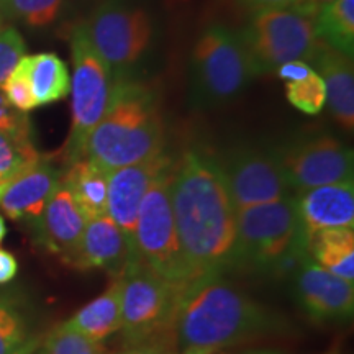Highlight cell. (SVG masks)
I'll use <instances>...</instances> for the list:
<instances>
[{"label":"cell","mask_w":354,"mask_h":354,"mask_svg":"<svg viewBox=\"0 0 354 354\" xmlns=\"http://www.w3.org/2000/svg\"><path fill=\"white\" fill-rule=\"evenodd\" d=\"M171 203L184 263L192 279L232 266L236 209L214 159L190 149L172 167Z\"/></svg>","instance_id":"1"},{"label":"cell","mask_w":354,"mask_h":354,"mask_svg":"<svg viewBox=\"0 0 354 354\" xmlns=\"http://www.w3.org/2000/svg\"><path fill=\"white\" fill-rule=\"evenodd\" d=\"M169 328L184 353L218 351L271 328V317L223 272L179 287Z\"/></svg>","instance_id":"2"},{"label":"cell","mask_w":354,"mask_h":354,"mask_svg":"<svg viewBox=\"0 0 354 354\" xmlns=\"http://www.w3.org/2000/svg\"><path fill=\"white\" fill-rule=\"evenodd\" d=\"M165 148V125L148 87L115 81L110 104L88 136L84 158L105 172L154 158Z\"/></svg>","instance_id":"3"},{"label":"cell","mask_w":354,"mask_h":354,"mask_svg":"<svg viewBox=\"0 0 354 354\" xmlns=\"http://www.w3.org/2000/svg\"><path fill=\"white\" fill-rule=\"evenodd\" d=\"M79 28L113 81H135L156 41L153 13L140 0H104Z\"/></svg>","instance_id":"4"},{"label":"cell","mask_w":354,"mask_h":354,"mask_svg":"<svg viewBox=\"0 0 354 354\" xmlns=\"http://www.w3.org/2000/svg\"><path fill=\"white\" fill-rule=\"evenodd\" d=\"M254 77L241 33L223 25L207 26L190 57V104L198 109L230 104Z\"/></svg>","instance_id":"5"},{"label":"cell","mask_w":354,"mask_h":354,"mask_svg":"<svg viewBox=\"0 0 354 354\" xmlns=\"http://www.w3.org/2000/svg\"><path fill=\"white\" fill-rule=\"evenodd\" d=\"M172 166L161 172L140 203L135 228L136 259L176 287L190 282L171 203Z\"/></svg>","instance_id":"6"},{"label":"cell","mask_w":354,"mask_h":354,"mask_svg":"<svg viewBox=\"0 0 354 354\" xmlns=\"http://www.w3.org/2000/svg\"><path fill=\"white\" fill-rule=\"evenodd\" d=\"M300 238L295 196L238 210L232 266L266 272Z\"/></svg>","instance_id":"7"},{"label":"cell","mask_w":354,"mask_h":354,"mask_svg":"<svg viewBox=\"0 0 354 354\" xmlns=\"http://www.w3.org/2000/svg\"><path fill=\"white\" fill-rule=\"evenodd\" d=\"M240 33L256 77L290 61L310 63L320 43L313 30V19L294 8L256 12Z\"/></svg>","instance_id":"8"},{"label":"cell","mask_w":354,"mask_h":354,"mask_svg":"<svg viewBox=\"0 0 354 354\" xmlns=\"http://www.w3.org/2000/svg\"><path fill=\"white\" fill-rule=\"evenodd\" d=\"M74 74L71 81L73 92V125L64 151L69 162L84 158V149L91 133L102 120L113 92V77L107 64L91 46L82 30L76 26L71 37Z\"/></svg>","instance_id":"9"},{"label":"cell","mask_w":354,"mask_h":354,"mask_svg":"<svg viewBox=\"0 0 354 354\" xmlns=\"http://www.w3.org/2000/svg\"><path fill=\"white\" fill-rule=\"evenodd\" d=\"M216 165L236 212L294 196L276 149L236 146Z\"/></svg>","instance_id":"10"},{"label":"cell","mask_w":354,"mask_h":354,"mask_svg":"<svg viewBox=\"0 0 354 354\" xmlns=\"http://www.w3.org/2000/svg\"><path fill=\"white\" fill-rule=\"evenodd\" d=\"M122 330L141 343L154 331L169 328L179 287L169 284L148 266L135 259L120 277Z\"/></svg>","instance_id":"11"},{"label":"cell","mask_w":354,"mask_h":354,"mask_svg":"<svg viewBox=\"0 0 354 354\" xmlns=\"http://www.w3.org/2000/svg\"><path fill=\"white\" fill-rule=\"evenodd\" d=\"M276 154L295 192L353 180V149L331 135L302 136L276 149Z\"/></svg>","instance_id":"12"},{"label":"cell","mask_w":354,"mask_h":354,"mask_svg":"<svg viewBox=\"0 0 354 354\" xmlns=\"http://www.w3.org/2000/svg\"><path fill=\"white\" fill-rule=\"evenodd\" d=\"M171 166V159L161 153L107 174V215L125 233L133 248L140 203L154 179Z\"/></svg>","instance_id":"13"},{"label":"cell","mask_w":354,"mask_h":354,"mask_svg":"<svg viewBox=\"0 0 354 354\" xmlns=\"http://www.w3.org/2000/svg\"><path fill=\"white\" fill-rule=\"evenodd\" d=\"M300 304L313 320H348L354 310V284L320 268L308 259L297 276Z\"/></svg>","instance_id":"14"},{"label":"cell","mask_w":354,"mask_h":354,"mask_svg":"<svg viewBox=\"0 0 354 354\" xmlns=\"http://www.w3.org/2000/svg\"><path fill=\"white\" fill-rule=\"evenodd\" d=\"M136 259L135 248L109 215L87 220L81 245L69 261L77 269H104L122 276Z\"/></svg>","instance_id":"15"},{"label":"cell","mask_w":354,"mask_h":354,"mask_svg":"<svg viewBox=\"0 0 354 354\" xmlns=\"http://www.w3.org/2000/svg\"><path fill=\"white\" fill-rule=\"evenodd\" d=\"M59 184L61 177L56 167L39 159L3 185L0 190V209L12 220L37 223Z\"/></svg>","instance_id":"16"},{"label":"cell","mask_w":354,"mask_h":354,"mask_svg":"<svg viewBox=\"0 0 354 354\" xmlns=\"http://www.w3.org/2000/svg\"><path fill=\"white\" fill-rule=\"evenodd\" d=\"M295 201L305 238L320 230L354 227L353 180L302 190Z\"/></svg>","instance_id":"17"},{"label":"cell","mask_w":354,"mask_h":354,"mask_svg":"<svg viewBox=\"0 0 354 354\" xmlns=\"http://www.w3.org/2000/svg\"><path fill=\"white\" fill-rule=\"evenodd\" d=\"M87 218L63 184L57 185L37 221L38 236L46 250L61 254L66 263L76 254Z\"/></svg>","instance_id":"18"},{"label":"cell","mask_w":354,"mask_h":354,"mask_svg":"<svg viewBox=\"0 0 354 354\" xmlns=\"http://www.w3.org/2000/svg\"><path fill=\"white\" fill-rule=\"evenodd\" d=\"M310 63L325 84L326 104L331 117L346 131L354 128V73L353 57L318 43Z\"/></svg>","instance_id":"19"},{"label":"cell","mask_w":354,"mask_h":354,"mask_svg":"<svg viewBox=\"0 0 354 354\" xmlns=\"http://www.w3.org/2000/svg\"><path fill=\"white\" fill-rule=\"evenodd\" d=\"M66 325L100 343L122 330L120 279H117L104 294L84 305L73 318L66 322Z\"/></svg>","instance_id":"20"},{"label":"cell","mask_w":354,"mask_h":354,"mask_svg":"<svg viewBox=\"0 0 354 354\" xmlns=\"http://www.w3.org/2000/svg\"><path fill=\"white\" fill-rule=\"evenodd\" d=\"M305 246L313 263L335 276L354 281L353 228L320 230L305 238Z\"/></svg>","instance_id":"21"},{"label":"cell","mask_w":354,"mask_h":354,"mask_svg":"<svg viewBox=\"0 0 354 354\" xmlns=\"http://www.w3.org/2000/svg\"><path fill=\"white\" fill-rule=\"evenodd\" d=\"M61 184L69 190L87 220L107 215V172L91 159L71 162Z\"/></svg>","instance_id":"22"},{"label":"cell","mask_w":354,"mask_h":354,"mask_svg":"<svg viewBox=\"0 0 354 354\" xmlns=\"http://www.w3.org/2000/svg\"><path fill=\"white\" fill-rule=\"evenodd\" d=\"M37 107L63 100L71 92L68 66L55 53H39L21 57Z\"/></svg>","instance_id":"23"},{"label":"cell","mask_w":354,"mask_h":354,"mask_svg":"<svg viewBox=\"0 0 354 354\" xmlns=\"http://www.w3.org/2000/svg\"><path fill=\"white\" fill-rule=\"evenodd\" d=\"M318 41L349 57L354 55V0H335L313 17Z\"/></svg>","instance_id":"24"},{"label":"cell","mask_w":354,"mask_h":354,"mask_svg":"<svg viewBox=\"0 0 354 354\" xmlns=\"http://www.w3.org/2000/svg\"><path fill=\"white\" fill-rule=\"evenodd\" d=\"M32 140L15 138L0 131V190L19 172L39 161Z\"/></svg>","instance_id":"25"},{"label":"cell","mask_w":354,"mask_h":354,"mask_svg":"<svg viewBox=\"0 0 354 354\" xmlns=\"http://www.w3.org/2000/svg\"><path fill=\"white\" fill-rule=\"evenodd\" d=\"M35 344L24 317L13 305L0 302V354H30Z\"/></svg>","instance_id":"26"},{"label":"cell","mask_w":354,"mask_h":354,"mask_svg":"<svg viewBox=\"0 0 354 354\" xmlns=\"http://www.w3.org/2000/svg\"><path fill=\"white\" fill-rule=\"evenodd\" d=\"M43 354H109V351L100 342L87 338L63 323L46 336Z\"/></svg>","instance_id":"27"},{"label":"cell","mask_w":354,"mask_h":354,"mask_svg":"<svg viewBox=\"0 0 354 354\" xmlns=\"http://www.w3.org/2000/svg\"><path fill=\"white\" fill-rule=\"evenodd\" d=\"M287 100L299 109L300 112L308 115L320 113L326 105L325 84L317 73L299 82H287L286 87Z\"/></svg>","instance_id":"28"},{"label":"cell","mask_w":354,"mask_h":354,"mask_svg":"<svg viewBox=\"0 0 354 354\" xmlns=\"http://www.w3.org/2000/svg\"><path fill=\"white\" fill-rule=\"evenodd\" d=\"M63 0H7L6 17L24 20L30 26H46L56 20Z\"/></svg>","instance_id":"29"},{"label":"cell","mask_w":354,"mask_h":354,"mask_svg":"<svg viewBox=\"0 0 354 354\" xmlns=\"http://www.w3.org/2000/svg\"><path fill=\"white\" fill-rule=\"evenodd\" d=\"M3 94H6L7 100L20 112H30V110L37 109V102H35L32 86H30L28 76H26V71L24 64H17V68L12 71V74L8 79L3 82L2 86Z\"/></svg>","instance_id":"30"},{"label":"cell","mask_w":354,"mask_h":354,"mask_svg":"<svg viewBox=\"0 0 354 354\" xmlns=\"http://www.w3.org/2000/svg\"><path fill=\"white\" fill-rule=\"evenodd\" d=\"M25 51L26 46L21 35L12 26H6L0 32V87L25 56Z\"/></svg>","instance_id":"31"},{"label":"cell","mask_w":354,"mask_h":354,"mask_svg":"<svg viewBox=\"0 0 354 354\" xmlns=\"http://www.w3.org/2000/svg\"><path fill=\"white\" fill-rule=\"evenodd\" d=\"M0 131L15 138L32 140V125L28 117L7 100L2 87H0Z\"/></svg>","instance_id":"32"},{"label":"cell","mask_w":354,"mask_h":354,"mask_svg":"<svg viewBox=\"0 0 354 354\" xmlns=\"http://www.w3.org/2000/svg\"><path fill=\"white\" fill-rule=\"evenodd\" d=\"M279 79L287 82H299L312 76L315 73V69L312 68V64L305 63V61H290V63L282 64L281 68L276 69Z\"/></svg>","instance_id":"33"},{"label":"cell","mask_w":354,"mask_h":354,"mask_svg":"<svg viewBox=\"0 0 354 354\" xmlns=\"http://www.w3.org/2000/svg\"><path fill=\"white\" fill-rule=\"evenodd\" d=\"M17 272H19V261L10 251L0 248V286L13 281Z\"/></svg>","instance_id":"34"},{"label":"cell","mask_w":354,"mask_h":354,"mask_svg":"<svg viewBox=\"0 0 354 354\" xmlns=\"http://www.w3.org/2000/svg\"><path fill=\"white\" fill-rule=\"evenodd\" d=\"M243 6L253 8L256 12L261 10H274V8H290L294 7L299 0H240Z\"/></svg>","instance_id":"35"},{"label":"cell","mask_w":354,"mask_h":354,"mask_svg":"<svg viewBox=\"0 0 354 354\" xmlns=\"http://www.w3.org/2000/svg\"><path fill=\"white\" fill-rule=\"evenodd\" d=\"M333 2L335 0H299V2L290 8H294L295 12L302 13V15H305V17L313 19V17H315L323 7L330 6V3H333Z\"/></svg>","instance_id":"36"},{"label":"cell","mask_w":354,"mask_h":354,"mask_svg":"<svg viewBox=\"0 0 354 354\" xmlns=\"http://www.w3.org/2000/svg\"><path fill=\"white\" fill-rule=\"evenodd\" d=\"M122 354H166L165 351H161V349L153 346V344H148V343H136L135 346L127 349V351H123Z\"/></svg>","instance_id":"37"},{"label":"cell","mask_w":354,"mask_h":354,"mask_svg":"<svg viewBox=\"0 0 354 354\" xmlns=\"http://www.w3.org/2000/svg\"><path fill=\"white\" fill-rule=\"evenodd\" d=\"M6 234H7V225H6V220H3V216L0 215V243L3 241Z\"/></svg>","instance_id":"38"},{"label":"cell","mask_w":354,"mask_h":354,"mask_svg":"<svg viewBox=\"0 0 354 354\" xmlns=\"http://www.w3.org/2000/svg\"><path fill=\"white\" fill-rule=\"evenodd\" d=\"M3 28H6V17H3L2 13H0V32H2Z\"/></svg>","instance_id":"39"},{"label":"cell","mask_w":354,"mask_h":354,"mask_svg":"<svg viewBox=\"0 0 354 354\" xmlns=\"http://www.w3.org/2000/svg\"><path fill=\"white\" fill-rule=\"evenodd\" d=\"M6 6H7V0H0V13H2V15H3V12H6Z\"/></svg>","instance_id":"40"},{"label":"cell","mask_w":354,"mask_h":354,"mask_svg":"<svg viewBox=\"0 0 354 354\" xmlns=\"http://www.w3.org/2000/svg\"><path fill=\"white\" fill-rule=\"evenodd\" d=\"M187 354H216V351H197V353H187Z\"/></svg>","instance_id":"41"},{"label":"cell","mask_w":354,"mask_h":354,"mask_svg":"<svg viewBox=\"0 0 354 354\" xmlns=\"http://www.w3.org/2000/svg\"><path fill=\"white\" fill-rule=\"evenodd\" d=\"M251 354H276V353H251Z\"/></svg>","instance_id":"42"}]
</instances>
